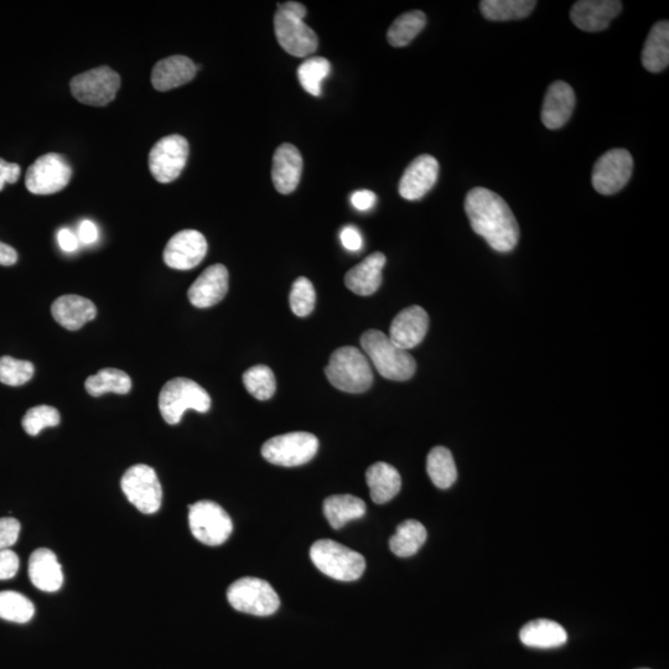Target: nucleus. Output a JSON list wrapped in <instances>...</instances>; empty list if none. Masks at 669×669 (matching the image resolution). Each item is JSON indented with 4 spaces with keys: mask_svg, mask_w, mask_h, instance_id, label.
<instances>
[{
    "mask_svg": "<svg viewBox=\"0 0 669 669\" xmlns=\"http://www.w3.org/2000/svg\"><path fill=\"white\" fill-rule=\"evenodd\" d=\"M465 211L476 235L489 243L492 250L507 253L520 240V227L510 206L489 189L475 188L465 199Z\"/></svg>",
    "mask_w": 669,
    "mask_h": 669,
    "instance_id": "1",
    "label": "nucleus"
},
{
    "mask_svg": "<svg viewBox=\"0 0 669 669\" xmlns=\"http://www.w3.org/2000/svg\"><path fill=\"white\" fill-rule=\"evenodd\" d=\"M307 8L298 2L278 4L274 15V33L283 50L295 57H305L318 50L319 40L315 31L304 23Z\"/></svg>",
    "mask_w": 669,
    "mask_h": 669,
    "instance_id": "2",
    "label": "nucleus"
},
{
    "mask_svg": "<svg viewBox=\"0 0 669 669\" xmlns=\"http://www.w3.org/2000/svg\"><path fill=\"white\" fill-rule=\"evenodd\" d=\"M361 346L367 359L375 365L382 377L391 381H408L417 370L416 360L408 351L393 344L380 330H368L361 337Z\"/></svg>",
    "mask_w": 669,
    "mask_h": 669,
    "instance_id": "3",
    "label": "nucleus"
},
{
    "mask_svg": "<svg viewBox=\"0 0 669 669\" xmlns=\"http://www.w3.org/2000/svg\"><path fill=\"white\" fill-rule=\"evenodd\" d=\"M325 373L331 385L342 392L363 393L370 390L373 383L370 361L352 346L334 351Z\"/></svg>",
    "mask_w": 669,
    "mask_h": 669,
    "instance_id": "4",
    "label": "nucleus"
},
{
    "mask_svg": "<svg viewBox=\"0 0 669 669\" xmlns=\"http://www.w3.org/2000/svg\"><path fill=\"white\" fill-rule=\"evenodd\" d=\"M310 558L321 573L340 582H354L366 569V560L360 553L331 539L315 542Z\"/></svg>",
    "mask_w": 669,
    "mask_h": 669,
    "instance_id": "5",
    "label": "nucleus"
},
{
    "mask_svg": "<svg viewBox=\"0 0 669 669\" xmlns=\"http://www.w3.org/2000/svg\"><path fill=\"white\" fill-rule=\"evenodd\" d=\"M211 408V397L199 383L189 378H174L159 394V409L165 422L179 424L188 409L206 413Z\"/></svg>",
    "mask_w": 669,
    "mask_h": 669,
    "instance_id": "6",
    "label": "nucleus"
},
{
    "mask_svg": "<svg viewBox=\"0 0 669 669\" xmlns=\"http://www.w3.org/2000/svg\"><path fill=\"white\" fill-rule=\"evenodd\" d=\"M228 603L241 613L269 616L279 609V596L266 580L242 578L227 590Z\"/></svg>",
    "mask_w": 669,
    "mask_h": 669,
    "instance_id": "7",
    "label": "nucleus"
},
{
    "mask_svg": "<svg viewBox=\"0 0 669 669\" xmlns=\"http://www.w3.org/2000/svg\"><path fill=\"white\" fill-rule=\"evenodd\" d=\"M318 449L319 440L314 434L294 432L269 439L262 446V455L271 464L293 468L313 460Z\"/></svg>",
    "mask_w": 669,
    "mask_h": 669,
    "instance_id": "8",
    "label": "nucleus"
},
{
    "mask_svg": "<svg viewBox=\"0 0 669 669\" xmlns=\"http://www.w3.org/2000/svg\"><path fill=\"white\" fill-rule=\"evenodd\" d=\"M190 530L206 546H220L230 538L233 523L228 513L212 501H199L189 507Z\"/></svg>",
    "mask_w": 669,
    "mask_h": 669,
    "instance_id": "9",
    "label": "nucleus"
},
{
    "mask_svg": "<svg viewBox=\"0 0 669 669\" xmlns=\"http://www.w3.org/2000/svg\"><path fill=\"white\" fill-rule=\"evenodd\" d=\"M71 93L87 106L105 107L116 98L121 77L111 67L101 66L71 80Z\"/></svg>",
    "mask_w": 669,
    "mask_h": 669,
    "instance_id": "10",
    "label": "nucleus"
},
{
    "mask_svg": "<svg viewBox=\"0 0 669 669\" xmlns=\"http://www.w3.org/2000/svg\"><path fill=\"white\" fill-rule=\"evenodd\" d=\"M189 142L179 134L160 139L154 144L149 154V169L153 178L160 184L173 183L188 163Z\"/></svg>",
    "mask_w": 669,
    "mask_h": 669,
    "instance_id": "11",
    "label": "nucleus"
},
{
    "mask_svg": "<svg viewBox=\"0 0 669 669\" xmlns=\"http://www.w3.org/2000/svg\"><path fill=\"white\" fill-rule=\"evenodd\" d=\"M121 486L128 501L145 515L158 512L162 506V485L157 473L148 465L139 464L128 469L122 477Z\"/></svg>",
    "mask_w": 669,
    "mask_h": 669,
    "instance_id": "12",
    "label": "nucleus"
},
{
    "mask_svg": "<svg viewBox=\"0 0 669 669\" xmlns=\"http://www.w3.org/2000/svg\"><path fill=\"white\" fill-rule=\"evenodd\" d=\"M72 168L61 154L49 153L35 160L25 175V185L31 194L53 195L69 185Z\"/></svg>",
    "mask_w": 669,
    "mask_h": 669,
    "instance_id": "13",
    "label": "nucleus"
},
{
    "mask_svg": "<svg viewBox=\"0 0 669 669\" xmlns=\"http://www.w3.org/2000/svg\"><path fill=\"white\" fill-rule=\"evenodd\" d=\"M634 170V159L626 149L601 155L593 169V186L601 195H614L625 188Z\"/></svg>",
    "mask_w": 669,
    "mask_h": 669,
    "instance_id": "14",
    "label": "nucleus"
},
{
    "mask_svg": "<svg viewBox=\"0 0 669 669\" xmlns=\"http://www.w3.org/2000/svg\"><path fill=\"white\" fill-rule=\"evenodd\" d=\"M207 241L199 231L184 230L176 233L165 247V264L178 271H190L204 261Z\"/></svg>",
    "mask_w": 669,
    "mask_h": 669,
    "instance_id": "15",
    "label": "nucleus"
},
{
    "mask_svg": "<svg viewBox=\"0 0 669 669\" xmlns=\"http://www.w3.org/2000/svg\"><path fill=\"white\" fill-rule=\"evenodd\" d=\"M438 176V160L429 154L420 155L404 171L399 181V194L409 201L420 200L434 188Z\"/></svg>",
    "mask_w": 669,
    "mask_h": 669,
    "instance_id": "16",
    "label": "nucleus"
},
{
    "mask_svg": "<svg viewBox=\"0 0 669 669\" xmlns=\"http://www.w3.org/2000/svg\"><path fill=\"white\" fill-rule=\"evenodd\" d=\"M621 9L622 3L617 0H582L573 5L570 18L580 30L598 33L609 27Z\"/></svg>",
    "mask_w": 669,
    "mask_h": 669,
    "instance_id": "17",
    "label": "nucleus"
},
{
    "mask_svg": "<svg viewBox=\"0 0 669 669\" xmlns=\"http://www.w3.org/2000/svg\"><path fill=\"white\" fill-rule=\"evenodd\" d=\"M429 329L427 311L418 305L404 309L393 319L390 339L403 350H411L424 340Z\"/></svg>",
    "mask_w": 669,
    "mask_h": 669,
    "instance_id": "18",
    "label": "nucleus"
},
{
    "mask_svg": "<svg viewBox=\"0 0 669 669\" xmlns=\"http://www.w3.org/2000/svg\"><path fill=\"white\" fill-rule=\"evenodd\" d=\"M303 157L299 149L283 143L273 155L272 180L279 194L289 195L297 190L302 179Z\"/></svg>",
    "mask_w": 669,
    "mask_h": 669,
    "instance_id": "19",
    "label": "nucleus"
},
{
    "mask_svg": "<svg viewBox=\"0 0 669 669\" xmlns=\"http://www.w3.org/2000/svg\"><path fill=\"white\" fill-rule=\"evenodd\" d=\"M228 292V271L223 264H214L191 285L188 297L196 308L205 309L219 304Z\"/></svg>",
    "mask_w": 669,
    "mask_h": 669,
    "instance_id": "20",
    "label": "nucleus"
},
{
    "mask_svg": "<svg viewBox=\"0 0 669 669\" xmlns=\"http://www.w3.org/2000/svg\"><path fill=\"white\" fill-rule=\"evenodd\" d=\"M575 93L563 81L549 86L542 107V122L548 129H559L572 117L575 108Z\"/></svg>",
    "mask_w": 669,
    "mask_h": 669,
    "instance_id": "21",
    "label": "nucleus"
},
{
    "mask_svg": "<svg viewBox=\"0 0 669 669\" xmlns=\"http://www.w3.org/2000/svg\"><path fill=\"white\" fill-rule=\"evenodd\" d=\"M197 66L193 60L183 55H174L160 60L152 72L155 90L167 92L189 84L195 79Z\"/></svg>",
    "mask_w": 669,
    "mask_h": 669,
    "instance_id": "22",
    "label": "nucleus"
},
{
    "mask_svg": "<svg viewBox=\"0 0 669 669\" xmlns=\"http://www.w3.org/2000/svg\"><path fill=\"white\" fill-rule=\"evenodd\" d=\"M386 256L381 252L372 253L365 261L350 269L345 276L346 287L352 293L368 297L375 294L382 284V271L386 266Z\"/></svg>",
    "mask_w": 669,
    "mask_h": 669,
    "instance_id": "23",
    "label": "nucleus"
},
{
    "mask_svg": "<svg viewBox=\"0 0 669 669\" xmlns=\"http://www.w3.org/2000/svg\"><path fill=\"white\" fill-rule=\"evenodd\" d=\"M51 313L62 328L77 331L96 318L97 309L90 299L70 294L56 299Z\"/></svg>",
    "mask_w": 669,
    "mask_h": 669,
    "instance_id": "24",
    "label": "nucleus"
},
{
    "mask_svg": "<svg viewBox=\"0 0 669 669\" xmlns=\"http://www.w3.org/2000/svg\"><path fill=\"white\" fill-rule=\"evenodd\" d=\"M31 583L41 591L55 593L64 584V574L56 554L50 549L40 548L31 554L29 560Z\"/></svg>",
    "mask_w": 669,
    "mask_h": 669,
    "instance_id": "25",
    "label": "nucleus"
},
{
    "mask_svg": "<svg viewBox=\"0 0 669 669\" xmlns=\"http://www.w3.org/2000/svg\"><path fill=\"white\" fill-rule=\"evenodd\" d=\"M366 480L370 487L371 499L378 505L390 502L401 491V475L397 469L387 463H376L370 466L366 473Z\"/></svg>",
    "mask_w": 669,
    "mask_h": 669,
    "instance_id": "26",
    "label": "nucleus"
},
{
    "mask_svg": "<svg viewBox=\"0 0 669 669\" xmlns=\"http://www.w3.org/2000/svg\"><path fill=\"white\" fill-rule=\"evenodd\" d=\"M669 64V23L653 25L642 50V65L652 74L666 70Z\"/></svg>",
    "mask_w": 669,
    "mask_h": 669,
    "instance_id": "27",
    "label": "nucleus"
},
{
    "mask_svg": "<svg viewBox=\"0 0 669 669\" xmlns=\"http://www.w3.org/2000/svg\"><path fill=\"white\" fill-rule=\"evenodd\" d=\"M520 639L527 647L556 648L568 641V634L558 622L539 619L522 627Z\"/></svg>",
    "mask_w": 669,
    "mask_h": 669,
    "instance_id": "28",
    "label": "nucleus"
},
{
    "mask_svg": "<svg viewBox=\"0 0 669 669\" xmlns=\"http://www.w3.org/2000/svg\"><path fill=\"white\" fill-rule=\"evenodd\" d=\"M324 513L331 527L340 530L347 522L365 516L366 505L356 496L334 495L325 500Z\"/></svg>",
    "mask_w": 669,
    "mask_h": 669,
    "instance_id": "29",
    "label": "nucleus"
},
{
    "mask_svg": "<svg viewBox=\"0 0 669 669\" xmlns=\"http://www.w3.org/2000/svg\"><path fill=\"white\" fill-rule=\"evenodd\" d=\"M536 5L533 0H482L480 10L491 22H510L527 18Z\"/></svg>",
    "mask_w": 669,
    "mask_h": 669,
    "instance_id": "30",
    "label": "nucleus"
},
{
    "mask_svg": "<svg viewBox=\"0 0 669 669\" xmlns=\"http://www.w3.org/2000/svg\"><path fill=\"white\" fill-rule=\"evenodd\" d=\"M427 541V530L422 523L414 520L404 521L397 527L390 541L391 551L397 557L408 558L417 554Z\"/></svg>",
    "mask_w": 669,
    "mask_h": 669,
    "instance_id": "31",
    "label": "nucleus"
},
{
    "mask_svg": "<svg viewBox=\"0 0 669 669\" xmlns=\"http://www.w3.org/2000/svg\"><path fill=\"white\" fill-rule=\"evenodd\" d=\"M427 471L430 480L438 489H449L458 479V470H456L453 454L444 446H437V448L430 450L427 459Z\"/></svg>",
    "mask_w": 669,
    "mask_h": 669,
    "instance_id": "32",
    "label": "nucleus"
},
{
    "mask_svg": "<svg viewBox=\"0 0 669 669\" xmlns=\"http://www.w3.org/2000/svg\"><path fill=\"white\" fill-rule=\"evenodd\" d=\"M85 387L93 397H101L108 392L127 394L132 390V380L126 372L117 368H105L88 377Z\"/></svg>",
    "mask_w": 669,
    "mask_h": 669,
    "instance_id": "33",
    "label": "nucleus"
},
{
    "mask_svg": "<svg viewBox=\"0 0 669 669\" xmlns=\"http://www.w3.org/2000/svg\"><path fill=\"white\" fill-rule=\"evenodd\" d=\"M427 17L420 10L404 13L394 20L388 29L387 39L393 48H404L412 43L417 35L425 28Z\"/></svg>",
    "mask_w": 669,
    "mask_h": 669,
    "instance_id": "34",
    "label": "nucleus"
},
{
    "mask_svg": "<svg viewBox=\"0 0 669 669\" xmlns=\"http://www.w3.org/2000/svg\"><path fill=\"white\" fill-rule=\"evenodd\" d=\"M35 614L34 604L17 591H0V619L27 624Z\"/></svg>",
    "mask_w": 669,
    "mask_h": 669,
    "instance_id": "35",
    "label": "nucleus"
},
{
    "mask_svg": "<svg viewBox=\"0 0 669 669\" xmlns=\"http://www.w3.org/2000/svg\"><path fill=\"white\" fill-rule=\"evenodd\" d=\"M331 64L325 57H310L305 60L298 69V79L300 85L311 96L319 97L321 95V86L330 75Z\"/></svg>",
    "mask_w": 669,
    "mask_h": 669,
    "instance_id": "36",
    "label": "nucleus"
},
{
    "mask_svg": "<svg viewBox=\"0 0 669 669\" xmlns=\"http://www.w3.org/2000/svg\"><path fill=\"white\" fill-rule=\"evenodd\" d=\"M243 385L258 401H268L277 390L273 371L264 365L254 366L243 373Z\"/></svg>",
    "mask_w": 669,
    "mask_h": 669,
    "instance_id": "37",
    "label": "nucleus"
},
{
    "mask_svg": "<svg viewBox=\"0 0 669 669\" xmlns=\"http://www.w3.org/2000/svg\"><path fill=\"white\" fill-rule=\"evenodd\" d=\"M33 363L4 356L0 359V382L7 386H23L33 378Z\"/></svg>",
    "mask_w": 669,
    "mask_h": 669,
    "instance_id": "38",
    "label": "nucleus"
},
{
    "mask_svg": "<svg viewBox=\"0 0 669 669\" xmlns=\"http://www.w3.org/2000/svg\"><path fill=\"white\" fill-rule=\"evenodd\" d=\"M316 302V293L313 283L308 278L300 277L295 280L290 292V309L300 318L313 313Z\"/></svg>",
    "mask_w": 669,
    "mask_h": 669,
    "instance_id": "39",
    "label": "nucleus"
},
{
    "mask_svg": "<svg viewBox=\"0 0 669 669\" xmlns=\"http://www.w3.org/2000/svg\"><path fill=\"white\" fill-rule=\"evenodd\" d=\"M60 413L50 406H38L29 409L23 418V428L31 437L39 435L41 430L60 424Z\"/></svg>",
    "mask_w": 669,
    "mask_h": 669,
    "instance_id": "40",
    "label": "nucleus"
},
{
    "mask_svg": "<svg viewBox=\"0 0 669 669\" xmlns=\"http://www.w3.org/2000/svg\"><path fill=\"white\" fill-rule=\"evenodd\" d=\"M20 523L13 517L0 518V551L14 546L18 541Z\"/></svg>",
    "mask_w": 669,
    "mask_h": 669,
    "instance_id": "41",
    "label": "nucleus"
},
{
    "mask_svg": "<svg viewBox=\"0 0 669 669\" xmlns=\"http://www.w3.org/2000/svg\"><path fill=\"white\" fill-rule=\"evenodd\" d=\"M19 570V558L17 553L4 549L0 551V580L12 579Z\"/></svg>",
    "mask_w": 669,
    "mask_h": 669,
    "instance_id": "42",
    "label": "nucleus"
},
{
    "mask_svg": "<svg viewBox=\"0 0 669 669\" xmlns=\"http://www.w3.org/2000/svg\"><path fill=\"white\" fill-rule=\"evenodd\" d=\"M342 246L350 252H360L363 247V238L359 228L349 225L342 228L340 233Z\"/></svg>",
    "mask_w": 669,
    "mask_h": 669,
    "instance_id": "43",
    "label": "nucleus"
},
{
    "mask_svg": "<svg viewBox=\"0 0 669 669\" xmlns=\"http://www.w3.org/2000/svg\"><path fill=\"white\" fill-rule=\"evenodd\" d=\"M22 175V168L18 164L5 162L0 158V191L5 184H15Z\"/></svg>",
    "mask_w": 669,
    "mask_h": 669,
    "instance_id": "44",
    "label": "nucleus"
},
{
    "mask_svg": "<svg viewBox=\"0 0 669 669\" xmlns=\"http://www.w3.org/2000/svg\"><path fill=\"white\" fill-rule=\"evenodd\" d=\"M377 196L370 190H360L351 195V204L356 210L366 212L376 205Z\"/></svg>",
    "mask_w": 669,
    "mask_h": 669,
    "instance_id": "45",
    "label": "nucleus"
},
{
    "mask_svg": "<svg viewBox=\"0 0 669 669\" xmlns=\"http://www.w3.org/2000/svg\"><path fill=\"white\" fill-rule=\"evenodd\" d=\"M57 241H59L61 250L67 253L75 252L79 248V238L69 228H61L57 233Z\"/></svg>",
    "mask_w": 669,
    "mask_h": 669,
    "instance_id": "46",
    "label": "nucleus"
},
{
    "mask_svg": "<svg viewBox=\"0 0 669 669\" xmlns=\"http://www.w3.org/2000/svg\"><path fill=\"white\" fill-rule=\"evenodd\" d=\"M98 238V228L90 220H85L81 222L79 227V240L84 243V245H92L95 243Z\"/></svg>",
    "mask_w": 669,
    "mask_h": 669,
    "instance_id": "47",
    "label": "nucleus"
},
{
    "mask_svg": "<svg viewBox=\"0 0 669 669\" xmlns=\"http://www.w3.org/2000/svg\"><path fill=\"white\" fill-rule=\"evenodd\" d=\"M18 262V253L13 247L0 242V266H14Z\"/></svg>",
    "mask_w": 669,
    "mask_h": 669,
    "instance_id": "48",
    "label": "nucleus"
},
{
    "mask_svg": "<svg viewBox=\"0 0 669 669\" xmlns=\"http://www.w3.org/2000/svg\"><path fill=\"white\" fill-rule=\"evenodd\" d=\"M643 669H646V668H643Z\"/></svg>",
    "mask_w": 669,
    "mask_h": 669,
    "instance_id": "49",
    "label": "nucleus"
}]
</instances>
